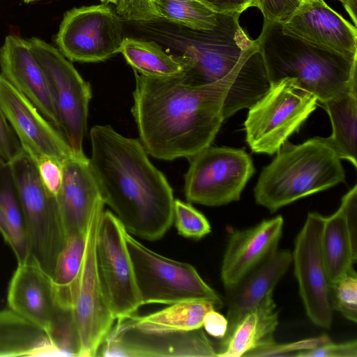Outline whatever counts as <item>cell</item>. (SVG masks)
<instances>
[{"label":"cell","instance_id":"obj_38","mask_svg":"<svg viewBox=\"0 0 357 357\" xmlns=\"http://www.w3.org/2000/svg\"><path fill=\"white\" fill-rule=\"evenodd\" d=\"M36 164L45 188L51 195L56 197L62 183V164L50 158L42 159Z\"/></svg>","mask_w":357,"mask_h":357},{"label":"cell","instance_id":"obj_24","mask_svg":"<svg viewBox=\"0 0 357 357\" xmlns=\"http://www.w3.org/2000/svg\"><path fill=\"white\" fill-rule=\"evenodd\" d=\"M278 311L269 292L245 314L217 347V356H245L250 351L273 340L278 322Z\"/></svg>","mask_w":357,"mask_h":357},{"label":"cell","instance_id":"obj_17","mask_svg":"<svg viewBox=\"0 0 357 357\" xmlns=\"http://www.w3.org/2000/svg\"><path fill=\"white\" fill-rule=\"evenodd\" d=\"M0 104L22 149L36 162H63L75 155L66 139L38 108L0 74Z\"/></svg>","mask_w":357,"mask_h":357},{"label":"cell","instance_id":"obj_33","mask_svg":"<svg viewBox=\"0 0 357 357\" xmlns=\"http://www.w3.org/2000/svg\"><path fill=\"white\" fill-rule=\"evenodd\" d=\"M174 220L180 235L200 239L211 232V225L206 217L192 205L175 199Z\"/></svg>","mask_w":357,"mask_h":357},{"label":"cell","instance_id":"obj_44","mask_svg":"<svg viewBox=\"0 0 357 357\" xmlns=\"http://www.w3.org/2000/svg\"><path fill=\"white\" fill-rule=\"evenodd\" d=\"M323 1V0H299L300 3H303V2H311V1Z\"/></svg>","mask_w":357,"mask_h":357},{"label":"cell","instance_id":"obj_29","mask_svg":"<svg viewBox=\"0 0 357 357\" xmlns=\"http://www.w3.org/2000/svg\"><path fill=\"white\" fill-rule=\"evenodd\" d=\"M86 238V232L68 237L56 261L52 277L54 294L58 306L64 310L72 311Z\"/></svg>","mask_w":357,"mask_h":357},{"label":"cell","instance_id":"obj_35","mask_svg":"<svg viewBox=\"0 0 357 357\" xmlns=\"http://www.w3.org/2000/svg\"><path fill=\"white\" fill-rule=\"evenodd\" d=\"M115 6L123 20L148 23L161 19L153 0H118Z\"/></svg>","mask_w":357,"mask_h":357},{"label":"cell","instance_id":"obj_2","mask_svg":"<svg viewBox=\"0 0 357 357\" xmlns=\"http://www.w3.org/2000/svg\"><path fill=\"white\" fill-rule=\"evenodd\" d=\"M90 138L89 165L104 204L128 233L148 241L162 238L174 222L175 199L142 143L109 125L93 126Z\"/></svg>","mask_w":357,"mask_h":357},{"label":"cell","instance_id":"obj_7","mask_svg":"<svg viewBox=\"0 0 357 357\" xmlns=\"http://www.w3.org/2000/svg\"><path fill=\"white\" fill-rule=\"evenodd\" d=\"M142 305H172L190 301L211 302L216 310L224 303L190 264L162 256L125 231Z\"/></svg>","mask_w":357,"mask_h":357},{"label":"cell","instance_id":"obj_37","mask_svg":"<svg viewBox=\"0 0 357 357\" xmlns=\"http://www.w3.org/2000/svg\"><path fill=\"white\" fill-rule=\"evenodd\" d=\"M357 341L350 340L341 343L330 341L320 346L304 351L298 354L297 357H356Z\"/></svg>","mask_w":357,"mask_h":357},{"label":"cell","instance_id":"obj_11","mask_svg":"<svg viewBox=\"0 0 357 357\" xmlns=\"http://www.w3.org/2000/svg\"><path fill=\"white\" fill-rule=\"evenodd\" d=\"M103 206L89 221L86 246L73 298L72 314L79 343V356H96L115 318L105 299L96 255V235Z\"/></svg>","mask_w":357,"mask_h":357},{"label":"cell","instance_id":"obj_36","mask_svg":"<svg viewBox=\"0 0 357 357\" xmlns=\"http://www.w3.org/2000/svg\"><path fill=\"white\" fill-rule=\"evenodd\" d=\"M300 4L299 0H256L264 20L280 24L287 22Z\"/></svg>","mask_w":357,"mask_h":357},{"label":"cell","instance_id":"obj_31","mask_svg":"<svg viewBox=\"0 0 357 357\" xmlns=\"http://www.w3.org/2000/svg\"><path fill=\"white\" fill-rule=\"evenodd\" d=\"M161 19L192 30H211L218 13L200 0H153Z\"/></svg>","mask_w":357,"mask_h":357},{"label":"cell","instance_id":"obj_5","mask_svg":"<svg viewBox=\"0 0 357 357\" xmlns=\"http://www.w3.org/2000/svg\"><path fill=\"white\" fill-rule=\"evenodd\" d=\"M277 153L254 189L256 203L272 213L345 180L341 158L328 137H315L298 145L287 140Z\"/></svg>","mask_w":357,"mask_h":357},{"label":"cell","instance_id":"obj_21","mask_svg":"<svg viewBox=\"0 0 357 357\" xmlns=\"http://www.w3.org/2000/svg\"><path fill=\"white\" fill-rule=\"evenodd\" d=\"M0 74L57 128L58 117L49 82L29 40L8 35L0 47Z\"/></svg>","mask_w":357,"mask_h":357},{"label":"cell","instance_id":"obj_30","mask_svg":"<svg viewBox=\"0 0 357 357\" xmlns=\"http://www.w3.org/2000/svg\"><path fill=\"white\" fill-rule=\"evenodd\" d=\"M0 206L10 235V246L17 263L29 257L23 214L9 162L0 158Z\"/></svg>","mask_w":357,"mask_h":357},{"label":"cell","instance_id":"obj_6","mask_svg":"<svg viewBox=\"0 0 357 357\" xmlns=\"http://www.w3.org/2000/svg\"><path fill=\"white\" fill-rule=\"evenodd\" d=\"M9 164L22 207L29 256L52 278L68 239L56 197L45 188L36 162L22 149Z\"/></svg>","mask_w":357,"mask_h":357},{"label":"cell","instance_id":"obj_23","mask_svg":"<svg viewBox=\"0 0 357 357\" xmlns=\"http://www.w3.org/2000/svg\"><path fill=\"white\" fill-rule=\"evenodd\" d=\"M292 263L288 250H276L263 263L227 291V335L248 311L273 291Z\"/></svg>","mask_w":357,"mask_h":357},{"label":"cell","instance_id":"obj_42","mask_svg":"<svg viewBox=\"0 0 357 357\" xmlns=\"http://www.w3.org/2000/svg\"><path fill=\"white\" fill-rule=\"evenodd\" d=\"M340 1L344 7L346 11L348 13L349 16L351 17L354 26L357 25V0H338Z\"/></svg>","mask_w":357,"mask_h":357},{"label":"cell","instance_id":"obj_28","mask_svg":"<svg viewBox=\"0 0 357 357\" xmlns=\"http://www.w3.org/2000/svg\"><path fill=\"white\" fill-rule=\"evenodd\" d=\"M50 337L10 309L0 310V357L30 356Z\"/></svg>","mask_w":357,"mask_h":357},{"label":"cell","instance_id":"obj_16","mask_svg":"<svg viewBox=\"0 0 357 357\" xmlns=\"http://www.w3.org/2000/svg\"><path fill=\"white\" fill-rule=\"evenodd\" d=\"M324 217L310 212L298 232L292 252L294 275L306 314L316 326L330 329L333 309L329 300L328 280L321 248Z\"/></svg>","mask_w":357,"mask_h":357},{"label":"cell","instance_id":"obj_4","mask_svg":"<svg viewBox=\"0 0 357 357\" xmlns=\"http://www.w3.org/2000/svg\"><path fill=\"white\" fill-rule=\"evenodd\" d=\"M256 40L271 85L289 79L321 103L345 92L357 91V61L285 35L278 22L264 20Z\"/></svg>","mask_w":357,"mask_h":357},{"label":"cell","instance_id":"obj_1","mask_svg":"<svg viewBox=\"0 0 357 357\" xmlns=\"http://www.w3.org/2000/svg\"><path fill=\"white\" fill-rule=\"evenodd\" d=\"M134 72L132 113L149 155L190 159L211 146L225 121V89L200 83L189 70L165 77Z\"/></svg>","mask_w":357,"mask_h":357},{"label":"cell","instance_id":"obj_45","mask_svg":"<svg viewBox=\"0 0 357 357\" xmlns=\"http://www.w3.org/2000/svg\"><path fill=\"white\" fill-rule=\"evenodd\" d=\"M118 0H109V3H113L114 5L116 4Z\"/></svg>","mask_w":357,"mask_h":357},{"label":"cell","instance_id":"obj_26","mask_svg":"<svg viewBox=\"0 0 357 357\" xmlns=\"http://www.w3.org/2000/svg\"><path fill=\"white\" fill-rule=\"evenodd\" d=\"M332 124L328 139L341 159L357 167V91H349L323 103Z\"/></svg>","mask_w":357,"mask_h":357},{"label":"cell","instance_id":"obj_43","mask_svg":"<svg viewBox=\"0 0 357 357\" xmlns=\"http://www.w3.org/2000/svg\"><path fill=\"white\" fill-rule=\"evenodd\" d=\"M0 234L3 238L4 241L10 245V239L8 232L7 223L3 215V211L0 206Z\"/></svg>","mask_w":357,"mask_h":357},{"label":"cell","instance_id":"obj_22","mask_svg":"<svg viewBox=\"0 0 357 357\" xmlns=\"http://www.w3.org/2000/svg\"><path fill=\"white\" fill-rule=\"evenodd\" d=\"M321 248L329 285L354 270L357 261V185L343 196L337 211L324 217Z\"/></svg>","mask_w":357,"mask_h":357},{"label":"cell","instance_id":"obj_14","mask_svg":"<svg viewBox=\"0 0 357 357\" xmlns=\"http://www.w3.org/2000/svg\"><path fill=\"white\" fill-rule=\"evenodd\" d=\"M103 356H217V347L202 328L158 331L137 328L125 318L117 319L101 344Z\"/></svg>","mask_w":357,"mask_h":357},{"label":"cell","instance_id":"obj_19","mask_svg":"<svg viewBox=\"0 0 357 357\" xmlns=\"http://www.w3.org/2000/svg\"><path fill=\"white\" fill-rule=\"evenodd\" d=\"M284 225L281 215L230 236L221 266V280L226 291L234 289L246 275L276 250Z\"/></svg>","mask_w":357,"mask_h":357},{"label":"cell","instance_id":"obj_25","mask_svg":"<svg viewBox=\"0 0 357 357\" xmlns=\"http://www.w3.org/2000/svg\"><path fill=\"white\" fill-rule=\"evenodd\" d=\"M119 52L134 70L145 76L171 77L190 70L183 56L167 54L155 41L125 38Z\"/></svg>","mask_w":357,"mask_h":357},{"label":"cell","instance_id":"obj_34","mask_svg":"<svg viewBox=\"0 0 357 357\" xmlns=\"http://www.w3.org/2000/svg\"><path fill=\"white\" fill-rule=\"evenodd\" d=\"M330 340L325 334L283 344L277 343L273 340L250 351L245 356H297L302 351L316 348Z\"/></svg>","mask_w":357,"mask_h":357},{"label":"cell","instance_id":"obj_27","mask_svg":"<svg viewBox=\"0 0 357 357\" xmlns=\"http://www.w3.org/2000/svg\"><path fill=\"white\" fill-rule=\"evenodd\" d=\"M213 309L215 308L211 302L190 301L172 304L147 315L134 314L124 318L132 325L144 330L188 331L202 328L205 314Z\"/></svg>","mask_w":357,"mask_h":357},{"label":"cell","instance_id":"obj_13","mask_svg":"<svg viewBox=\"0 0 357 357\" xmlns=\"http://www.w3.org/2000/svg\"><path fill=\"white\" fill-rule=\"evenodd\" d=\"M123 28L122 19L105 3L74 8L64 14L55 41L70 61L99 62L119 53Z\"/></svg>","mask_w":357,"mask_h":357},{"label":"cell","instance_id":"obj_40","mask_svg":"<svg viewBox=\"0 0 357 357\" xmlns=\"http://www.w3.org/2000/svg\"><path fill=\"white\" fill-rule=\"evenodd\" d=\"M217 13H242L250 7H256V0H200Z\"/></svg>","mask_w":357,"mask_h":357},{"label":"cell","instance_id":"obj_32","mask_svg":"<svg viewBox=\"0 0 357 357\" xmlns=\"http://www.w3.org/2000/svg\"><path fill=\"white\" fill-rule=\"evenodd\" d=\"M329 300L333 310L347 319L357 322V274L355 270L329 285Z\"/></svg>","mask_w":357,"mask_h":357},{"label":"cell","instance_id":"obj_41","mask_svg":"<svg viewBox=\"0 0 357 357\" xmlns=\"http://www.w3.org/2000/svg\"><path fill=\"white\" fill-rule=\"evenodd\" d=\"M227 319L222 314L213 309L208 311L203 319L202 328L211 336L222 339L227 331Z\"/></svg>","mask_w":357,"mask_h":357},{"label":"cell","instance_id":"obj_8","mask_svg":"<svg viewBox=\"0 0 357 357\" xmlns=\"http://www.w3.org/2000/svg\"><path fill=\"white\" fill-rule=\"evenodd\" d=\"M317 98L291 79L271 84L249 109L244 126L246 141L255 153L273 155L298 130L315 109Z\"/></svg>","mask_w":357,"mask_h":357},{"label":"cell","instance_id":"obj_15","mask_svg":"<svg viewBox=\"0 0 357 357\" xmlns=\"http://www.w3.org/2000/svg\"><path fill=\"white\" fill-rule=\"evenodd\" d=\"M8 308L42 328L50 337L73 329L71 311L56 301L52 278L31 256L17 263L8 284Z\"/></svg>","mask_w":357,"mask_h":357},{"label":"cell","instance_id":"obj_47","mask_svg":"<svg viewBox=\"0 0 357 357\" xmlns=\"http://www.w3.org/2000/svg\"><path fill=\"white\" fill-rule=\"evenodd\" d=\"M100 1L103 3H109V0H100Z\"/></svg>","mask_w":357,"mask_h":357},{"label":"cell","instance_id":"obj_12","mask_svg":"<svg viewBox=\"0 0 357 357\" xmlns=\"http://www.w3.org/2000/svg\"><path fill=\"white\" fill-rule=\"evenodd\" d=\"M123 226L109 211L98 223L96 255L103 293L115 320L135 314L142 305Z\"/></svg>","mask_w":357,"mask_h":357},{"label":"cell","instance_id":"obj_46","mask_svg":"<svg viewBox=\"0 0 357 357\" xmlns=\"http://www.w3.org/2000/svg\"><path fill=\"white\" fill-rule=\"evenodd\" d=\"M25 3H30L32 1H38V0H23Z\"/></svg>","mask_w":357,"mask_h":357},{"label":"cell","instance_id":"obj_9","mask_svg":"<svg viewBox=\"0 0 357 357\" xmlns=\"http://www.w3.org/2000/svg\"><path fill=\"white\" fill-rule=\"evenodd\" d=\"M29 42L49 82L58 117L57 129L75 154H84L92 97L90 84L59 49L38 38Z\"/></svg>","mask_w":357,"mask_h":357},{"label":"cell","instance_id":"obj_39","mask_svg":"<svg viewBox=\"0 0 357 357\" xmlns=\"http://www.w3.org/2000/svg\"><path fill=\"white\" fill-rule=\"evenodd\" d=\"M22 150L0 104V158L10 161Z\"/></svg>","mask_w":357,"mask_h":357},{"label":"cell","instance_id":"obj_20","mask_svg":"<svg viewBox=\"0 0 357 357\" xmlns=\"http://www.w3.org/2000/svg\"><path fill=\"white\" fill-rule=\"evenodd\" d=\"M62 169V183L56 199L68 238L85 234L93 213L105 204L84 153L66 160Z\"/></svg>","mask_w":357,"mask_h":357},{"label":"cell","instance_id":"obj_3","mask_svg":"<svg viewBox=\"0 0 357 357\" xmlns=\"http://www.w3.org/2000/svg\"><path fill=\"white\" fill-rule=\"evenodd\" d=\"M241 13H218V24L211 30L153 26L149 31L181 52L190 73L204 84L226 89L225 120L250 108L271 84L257 40H251L239 24Z\"/></svg>","mask_w":357,"mask_h":357},{"label":"cell","instance_id":"obj_18","mask_svg":"<svg viewBox=\"0 0 357 357\" xmlns=\"http://www.w3.org/2000/svg\"><path fill=\"white\" fill-rule=\"evenodd\" d=\"M284 34L305 44L357 61V29L323 1L301 3L282 24Z\"/></svg>","mask_w":357,"mask_h":357},{"label":"cell","instance_id":"obj_10","mask_svg":"<svg viewBox=\"0 0 357 357\" xmlns=\"http://www.w3.org/2000/svg\"><path fill=\"white\" fill-rule=\"evenodd\" d=\"M184 193L190 202L219 206L239 200L255 172L243 149L208 146L189 159Z\"/></svg>","mask_w":357,"mask_h":357}]
</instances>
